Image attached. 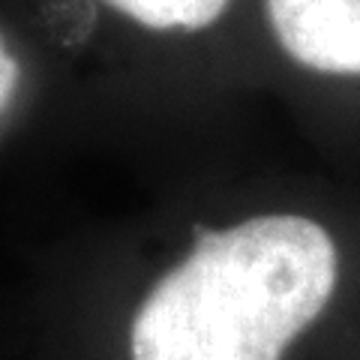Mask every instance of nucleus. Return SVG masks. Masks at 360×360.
Instances as JSON below:
<instances>
[{
	"mask_svg": "<svg viewBox=\"0 0 360 360\" xmlns=\"http://www.w3.org/2000/svg\"><path fill=\"white\" fill-rule=\"evenodd\" d=\"M360 319V195L328 184L195 222L148 285L129 360H342Z\"/></svg>",
	"mask_w": 360,
	"mask_h": 360,
	"instance_id": "obj_1",
	"label": "nucleus"
},
{
	"mask_svg": "<svg viewBox=\"0 0 360 360\" xmlns=\"http://www.w3.org/2000/svg\"><path fill=\"white\" fill-rule=\"evenodd\" d=\"M283 58L321 82H360V0H262Z\"/></svg>",
	"mask_w": 360,
	"mask_h": 360,
	"instance_id": "obj_2",
	"label": "nucleus"
},
{
	"mask_svg": "<svg viewBox=\"0 0 360 360\" xmlns=\"http://www.w3.org/2000/svg\"><path fill=\"white\" fill-rule=\"evenodd\" d=\"M135 25L156 33H198L229 13L231 0H105Z\"/></svg>",
	"mask_w": 360,
	"mask_h": 360,
	"instance_id": "obj_3",
	"label": "nucleus"
},
{
	"mask_svg": "<svg viewBox=\"0 0 360 360\" xmlns=\"http://www.w3.org/2000/svg\"><path fill=\"white\" fill-rule=\"evenodd\" d=\"M15 84H18V63L13 60V54L6 51L4 39H0V108L15 94Z\"/></svg>",
	"mask_w": 360,
	"mask_h": 360,
	"instance_id": "obj_4",
	"label": "nucleus"
},
{
	"mask_svg": "<svg viewBox=\"0 0 360 360\" xmlns=\"http://www.w3.org/2000/svg\"><path fill=\"white\" fill-rule=\"evenodd\" d=\"M342 360H360V319H357V324H354L352 340H348V345H345Z\"/></svg>",
	"mask_w": 360,
	"mask_h": 360,
	"instance_id": "obj_5",
	"label": "nucleus"
}]
</instances>
